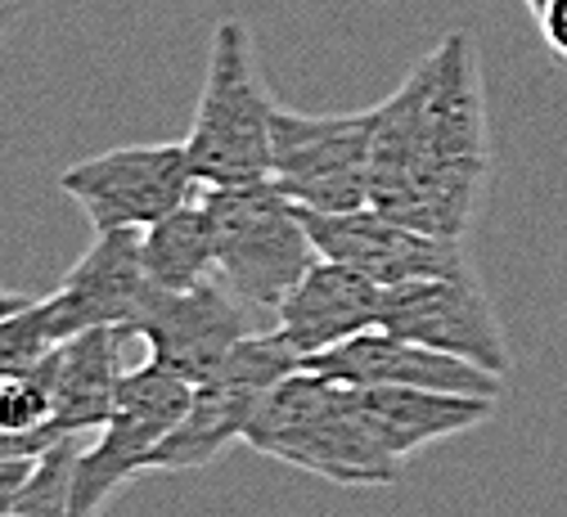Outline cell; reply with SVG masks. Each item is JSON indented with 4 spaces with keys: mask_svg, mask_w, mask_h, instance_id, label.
<instances>
[{
    "mask_svg": "<svg viewBox=\"0 0 567 517\" xmlns=\"http://www.w3.org/2000/svg\"><path fill=\"white\" fill-rule=\"evenodd\" d=\"M540 6H545V0H527V10H532V14H536V10H540Z\"/></svg>",
    "mask_w": 567,
    "mask_h": 517,
    "instance_id": "cell-25",
    "label": "cell"
},
{
    "mask_svg": "<svg viewBox=\"0 0 567 517\" xmlns=\"http://www.w3.org/2000/svg\"><path fill=\"white\" fill-rule=\"evenodd\" d=\"M275 95L266 91L257 41L244 19L212 28L207 72L185 135V154L203 189L270 180V122Z\"/></svg>",
    "mask_w": 567,
    "mask_h": 517,
    "instance_id": "cell-3",
    "label": "cell"
},
{
    "mask_svg": "<svg viewBox=\"0 0 567 517\" xmlns=\"http://www.w3.org/2000/svg\"><path fill=\"white\" fill-rule=\"evenodd\" d=\"M536 28H540L545 45L567 63V0H545L536 10Z\"/></svg>",
    "mask_w": 567,
    "mask_h": 517,
    "instance_id": "cell-22",
    "label": "cell"
},
{
    "mask_svg": "<svg viewBox=\"0 0 567 517\" xmlns=\"http://www.w3.org/2000/svg\"><path fill=\"white\" fill-rule=\"evenodd\" d=\"M307 369H320V374L357 383V387H429V392H464V396H495V401L509 392L505 374H491V369L473 360L401 338L383 324L311 355Z\"/></svg>",
    "mask_w": 567,
    "mask_h": 517,
    "instance_id": "cell-12",
    "label": "cell"
},
{
    "mask_svg": "<svg viewBox=\"0 0 567 517\" xmlns=\"http://www.w3.org/2000/svg\"><path fill=\"white\" fill-rule=\"evenodd\" d=\"M135 342L126 324H104V329H86L73 342H63L54 351V418L50 432L63 436H82V432H100L113 414L126 360L122 347Z\"/></svg>",
    "mask_w": 567,
    "mask_h": 517,
    "instance_id": "cell-15",
    "label": "cell"
},
{
    "mask_svg": "<svg viewBox=\"0 0 567 517\" xmlns=\"http://www.w3.org/2000/svg\"><path fill=\"white\" fill-rule=\"evenodd\" d=\"M78 436H63L45 451L37 477L28 482V490L19 495V504L0 517H78L73 513V468H78Z\"/></svg>",
    "mask_w": 567,
    "mask_h": 517,
    "instance_id": "cell-19",
    "label": "cell"
},
{
    "mask_svg": "<svg viewBox=\"0 0 567 517\" xmlns=\"http://www.w3.org/2000/svg\"><path fill=\"white\" fill-rule=\"evenodd\" d=\"M374 176V108L365 113H302L275 104L270 180L307 211L370 207Z\"/></svg>",
    "mask_w": 567,
    "mask_h": 517,
    "instance_id": "cell-5",
    "label": "cell"
},
{
    "mask_svg": "<svg viewBox=\"0 0 567 517\" xmlns=\"http://www.w3.org/2000/svg\"><path fill=\"white\" fill-rule=\"evenodd\" d=\"M383 329L414 338L423 347H437L446 355L473 360L491 374L509 379V338L495 320V307L486 298V288L473 270L460 275H437V279H414V283H396L383 288Z\"/></svg>",
    "mask_w": 567,
    "mask_h": 517,
    "instance_id": "cell-10",
    "label": "cell"
},
{
    "mask_svg": "<svg viewBox=\"0 0 567 517\" xmlns=\"http://www.w3.org/2000/svg\"><path fill=\"white\" fill-rule=\"evenodd\" d=\"M59 189L73 198L95 235L100 230H150L154 220L185 207L203 185L181 144H126L73 163L59 176Z\"/></svg>",
    "mask_w": 567,
    "mask_h": 517,
    "instance_id": "cell-8",
    "label": "cell"
},
{
    "mask_svg": "<svg viewBox=\"0 0 567 517\" xmlns=\"http://www.w3.org/2000/svg\"><path fill=\"white\" fill-rule=\"evenodd\" d=\"M140 252H145V275L154 288H198L217 279V226L203 203V189L176 207L172 216L154 220L140 235Z\"/></svg>",
    "mask_w": 567,
    "mask_h": 517,
    "instance_id": "cell-17",
    "label": "cell"
},
{
    "mask_svg": "<svg viewBox=\"0 0 567 517\" xmlns=\"http://www.w3.org/2000/svg\"><path fill=\"white\" fill-rule=\"evenodd\" d=\"M486 180L491 131L477 50L468 32H451L374 104L370 203L423 235L468 239Z\"/></svg>",
    "mask_w": 567,
    "mask_h": 517,
    "instance_id": "cell-1",
    "label": "cell"
},
{
    "mask_svg": "<svg viewBox=\"0 0 567 517\" xmlns=\"http://www.w3.org/2000/svg\"><path fill=\"white\" fill-rule=\"evenodd\" d=\"M50 418H54V355L32 374L0 379V432H50Z\"/></svg>",
    "mask_w": 567,
    "mask_h": 517,
    "instance_id": "cell-20",
    "label": "cell"
},
{
    "mask_svg": "<svg viewBox=\"0 0 567 517\" xmlns=\"http://www.w3.org/2000/svg\"><path fill=\"white\" fill-rule=\"evenodd\" d=\"M244 446L351 490L396 486L405 473V464L374 436L361 392L307 364L270 387L244 432Z\"/></svg>",
    "mask_w": 567,
    "mask_h": 517,
    "instance_id": "cell-2",
    "label": "cell"
},
{
    "mask_svg": "<svg viewBox=\"0 0 567 517\" xmlns=\"http://www.w3.org/2000/svg\"><path fill=\"white\" fill-rule=\"evenodd\" d=\"M203 203L217 226V279L252 311L275 316L320 257L302 207L275 180L203 189Z\"/></svg>",
    "mask_w": 567,
    "mask_h": 517,
    "instance_id": "cell-4",
    "label": "cell"
},
{
    "mask_svg": "<svg viewBox=\"0 0 567 517\" xmlns=\"http://www.w3.org/2000/svg\"><path fill=\"white\" fill-rule=\"evenodd\" d=\"M63 342H73L54 320V307L45 298H28L19 311L0 316V379L32 374Z\"/></svg>",
    "mask_w": 567,
    "mask_h": 517,
    "instance_id": "cell-18",
    "label": "cell"
},
{
    "mask_svg": "<svg viewBox=\"0 0 567 517\" xmlns=\"http://www.w3.org/2000/svg\"><path fill=\"white\" fill-rule=\"evenodd\" d=\"M28 298L23 292H10V288H0V316H10V311H19Z\"/></svg>",
    "mask_w": 567,
    "mask_h": 517,
    "instance_id": "cell-24",
    "label": "cell"
},
{
    "mask_svg": "<svg viewBox=\"0 0 567 517\" xmlns=\"http://www.w3.org/2000/svg\"><path fill=\"white\" fill-rule=\"evenodd\" d=\"M194 401V383L181 379L176 369L145 355L122 374L117 401L109 423L100 427L95 446L78 455L73 468V513L100 517V508L140 473H150L154 451L172 436V427L185 418Z\"/></svg>",
    "mask_w": 567,
    "mask_h": 517,
    "instance_id": "cell-6",
    "label": "cell"
},
{
    "mask_svg": "<svg viewBox=\"0 0 567 517\" xmlns=\"http://www.w3.org/2000/svg\"><path fill=\"white\" fill-rule=\"evenodd\" d=\"M257 311L230 292L226 279H207L198 288H154L145 292L135 320L126 324L135 342H145V351L176 369L181 379L203 383L248 333H257Z\"/></svg>",
    "mask_w": 567,
    "mask_h": 517,
    "instance_id": "cell-9",
    "label": "cell"
},
{
    "mask_svg": "<svg viewBox=\"0 0 567 517\" xmlns=\"http://www.w3.org/2000/svg\"><path fill=\"white\" fill-rule=\"evenodd\" d=\"M37 6V0H0V45L10 41V32L28 19V10Z\"/></svg>",
    "mask_w": 567,
    "mask_h": 517,
    "instance_id": "cell-23",
    "label": "cell"
},
{
    "mask_svg": "<svg viewBox=\"0 0 567 517\" xmlns=\"http://www.w3.org/2000/svg\"><path fill=\"white\" fill-rule=\"evenodd\" d=\"M302 216H307V230H311L320 257H333L351 270L370 275L379 288L473 270L464 239H442V235H423L414 226H401V220H392L374 203L357 207V211H333V216L302 207Z\"/></svg>",
    "mask_w": 567,
    "mask_h": 517,
    "instance_id": "cell-11",
    "label": "cell"
},
{
    "mask_svg": "<svg viewBox=\"0 0 567 517\" xmlns=\"http://www.w3.org/2000/svg\"><path fill=\"white\" fill-rule=\"evenodd\" d=\"M383 316V288L333 257H316L298 288L275 311V333L289 342L302 364L347 338L374 329Z\"/></svg>",
    "mask_w": 567,
    "mask_h": 517,
    "instance_id": "cell-13",
    "label": "cell"
},
{
    "mask_svg": "<svg viewBox=\"0 0 567 517\" xmlns=\"http://www.w3.org/2000/svg\"><path fill=\"white\" fill-rule=\"evenodd\" d=\"M140 235L145 230H100L86 257L59 279L54 292H45V302L54 307L68 338L135 320L140 302L150 292Z\"/></svg>",
    "mask_w": 567,
    "mask_h": 517,
    "instance_id": "cell-14",
    "label": "cell"
},
{
    "mask_svg": "<svg viewBox=\"0 0 567 517\" xmlns=\"http://www.w3.org/2000/svg\"><path fill=\"white\" fill-rule=\"evenodd\" d=\"M293 369H302V355L275 329L248 333L203 383H194V401L185 418L172 427V436L154 451L150 473H189L212 464L226 446L244 441L270 387L289 379Z\"/></svg>",
    "mask_w": 567,
    "mask_h": 517,
    "instance_id": "cell-7",
    "label": "cell"
},
{
    "mask_svg": "<svg viewBox=\"0 0 567 517\" xmlns=\"http://www.w3.org/2000/svg\"><path fill=\"white\" fill-rule=\"evenodd\" d=\"M357 392H361V410H365L374 436L401 464H410L419 451H429L433 441H451L460 432L482 427L501 410L495 396L429 392V387H357Z\"/></svg>",
    "mask_w": 567,
    "mask_h": 517,
    "instance_id": "cell-16",
    "label": "cell"
},
{
    "mask_svg": "<svg viewBox=\"0 0 567 517\" xmlns=\"http://www.w3.org/2000/svg\"><path fill=\"white\" fill-rule=\"evenodd\" d=\"M50 446H54L50 432H0V513L19 504Z\"/></svg>",
    "mask_w": 567,
    "mask_h": 517,
    "instance_id": "cell-21",
    "label": "cell"
}]
</instances>
